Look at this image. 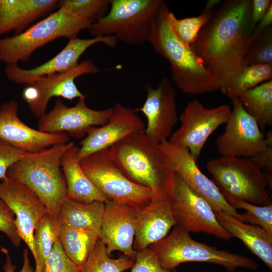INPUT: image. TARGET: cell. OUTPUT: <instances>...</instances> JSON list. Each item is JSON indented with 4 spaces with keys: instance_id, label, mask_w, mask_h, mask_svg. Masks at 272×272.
I'll list each match as a JSON object with an SVG mask.
<instances>
[{
    "instance_id": "1",
    "label": "cell",
    "mask_w": 272,
    "mask_h": 272,
    "mask_svg": "<svg viewBox=\"0 0 272 272\" xmlns=\"http://www.w3.org/2000/svg\"><path fill=\"white\" fill-rule=\"evenodd\" d=\"M251 7L252 0L221 1L190 46L225 95L246 67L245 55L261 33L255 31Z\"/></svg>"
},
{
    "instance_id": "2",
    "label": "cell",
    "mask_w": 272,
    "mask_h": 272,
    "mask_svg": "<svg viewBox=\"0 0 272 272\" xmlns=\"http://www.w3.org/2000/svg\"><path fill=\"white\" fill-rule=\"evenodd\" d=\"M108 149L111 157L130 180L152 191V200L170 198L175 172L159 143L143 131Z\"/></svg>"
},
{
    "instance_id": "3",
    "label": "cell",
    "mask_w": 272,
    "mask_h": 272,
    "mask_svg": "<svg viewBox=\"0 0 272 272\" xmlns=\"http://www.w3.org/2000/svg\"><path fill=\"white\" fill-rule=\"evenodd\" d=\"M169 8L164 1L154 23L149 42L154 50L170 64L172 79L183 93L200 94L220 90L216 78L208 71L190 46L173 31Z\"/></svg>"
},
{
    "instance_id": "4",
    "label": "cell",
    "mask_w": 272,
    "mask_h": 272,
    "mask_svg": "<svg viewBox=\"0 0 272 272\" xmlns=\"http://www.w3.org/2000/svg\"><path fill=\"white\" fill-rule=\"evenodd\" d=\"M74 143L58 144L38 152L25 153L8 169L7 177L30 189L48 214L57 218L66 198V183L60 165L64 152Z\"/></svg>"
},
{
    "instance_id": "5",
    "label": "cell",
    "mask_w": 272,
    "mask_h": 272,
    "mask_svg": "<svg viewBox=\"0 0 272 272\" xmlns=\"http://www.w3.org/2000/svg\"><path fill=\"white\" fill-rule=\"evenodd\" d=\"M189 233L177 225L164 238L148 248L161 266L169 270H175L180 264L189 262L216 264L223 266L228 272H234L238 268L258 269V264L248 257L196 241Z\"/></svg>"
},
{
    "instance_id": "6",
    "label": "cell",
    "mask_w": 272,
    "mask_h": 272,
    "mask_svg": "<svg viewBox=\"0 0 272 272\" xmlns=\"http://www.w3.org/2000/svg\"><path fill=\"white\" fill-rule=\"evenodd\" d=\"M206 167L230 205L238 201L259 206L272 204L266 177L250 158L221 156L209 160Z\"/></svg>"
},
{
    "instance_id": "7",
    "label": "cell",
    "mask_w": 272,
    "mask_h": 272,
    "mask_svg": "<svg viewBox=\"0 0 272 272\" xmlns=\"http://www.w3.org/2000/svg\"><path fill=\"white\" fill-rule=\"evenodd\" d=\"M163 0H111L107 14L87 29L93 37L114 36L124 43L149 42Z\"/></svg>"
},
{
    "instance_id": "8",
    "label": "cell",
    "mask_w": 272,
    "mask_h": 272,
    "mask_svg": "<svg viewBox=\"0 0 272 272\" xmlns=\"http://www.w3.org/2000/svg\"><path fill=\"white\" fill-rule=\"evenodd\" d=\"M90 25L64 8L49 14L19 34L0 38V61L7 65L27 61L38 48L55 39L69 40Z\"/></svg>"
},
{
    "instance_id": "9",
    "label": "cell",
    "mask_w": 272,
    "mask_h": 272,
    "mask_svg": "<svg viewBox=\"0 0 272 272\" xmlns=\"http://www.w3.org/2000/svg\"><path fill=\"white\" fill-rule=\"evenodd\" d=\"M87 176L110 201L140 209L153 199L152 191L130 180L111 157L109 149L93 153L80 160Z\"/></svg>"
},
{
    "instance_id": "10",
    "label": "cell",
    "mask_w": 272,
    "mask_h": 272,
    "mask_svg": "<svg viewBox=\"0 0 272 272\" xmlns=\"http://www.w3.org/2000/svg\"><path fill=\"white\" fill-rule=\"evenodd\" d=\"M231 113V109L228 105L208 108L198 100H193L180 115L181 125L168 140L186 148L197 163L209 137L221 125L227 122Z\"/></svg>"
},
{
    "instance_id": "11",
    "label": "cell",
    "mask_w": 272,
    "mask_h": 272,
    "mask_svg": "<svg viewBox=\"0 0 272 272\" xmlns=\"http://www.w3.org/2000/svg\"><path fill=\"white\" fill-rule=\"evenodd\" d=\"M170 200L177 225L189 232H203L226 241L233 237L219 223L209 203L176 172Z\"/></svg>"
},
{
    "instance_id": "12",
    "label": "cell",
    "mask_w": 272,
    "mask_h": 272,
    "mask_svg": "<svg viewBox=\"0 0 272 272\" xmlns=\"http://www.w3.org/2000/svg\"><path fill=\"white\" fill-rule=\"evenodd\" d=\"M100 71L92 60H84L66 72L42 76L26 84L23 90V98L31 112L39 118L46 113L48 102L54 97L73 100L85 96L78 89L75 80L82 75Z\"/></svg>"
},
{
    "instance_id": "13",
    "label": "cell",
    "mask_w": 272,
    "mask_h": 272,
    "mask_svg": "<svg viewBox=\"0 0 272 272\" xmlns=\"http://www.w3.org/2000/svg\"><path fill=\"white\" fill-rule=\"evenodd\" d=\"M232 102L233 109L224 132L217 139V150L221 156L250 158L265 149L267 139L238 98Z\"/></svg>"
},
{
    "instance_id": "14",
    "label": "cell",
    "mask_w": 272,
    "mask_h": 272,
    "mask_svg": "<svg viewBox=\"0 0 272 272\" xmlns=\"http://www.w3.org/2000/svg\"><path fill=\"white\" fill-rule=\"evenodd\" d=\"M112 108L95 110L86 103V96L79 99L74 106L64 105L60 98L56 100L53 108L39 118L38 130L47 133H66L76 138L87 135L94 127L107 122Z\"/></svg>"
},
{
    "instance_id": "15",
    "label": "cell",
    "mask_w": 272,
    "mask_h": 272,
    "mask_svg": "<svg viewBox=\"0 0 272 272\" xmlns=\"http://www.w3.org/2000/svg\"><path fill=\"white\" fill-rule=\"evenodd\" d=\"M0 198L15 214L19 235L35 260L34 233L42 219L48 214L45 206L27 187L8 177L0 180Z\"/></svg>"
},
{
    "instance_id": "16",
    "label": "cell",
    "mask_w": 272,
    "mask_h": 272,
    "mask_svg": "<svg viewBox=\"0 0 272 272\" xmlns=\"http://www.w3.org/2000/svg\"><path fill=\"white\" fill-rule=\"evenodd\" d=\"M145 90L146 100L143 106L135 110L146 117V135L160 144L170 138L179 120L175 90L167 77L161 79L156 88L151 83H147Z\"/></svg>"
},
{
    "instance_id": "17",
    "label": "cell",
    "mask_w": 272,
    "mask_h": 272,
    "mask_svg": "<svg viewBox=\"0 0 272 272\" xmlns=\"http://www.w3.org/2000/svg\"><path fill=\"white\" fill-rule=\"evenodd\" d=\"M160 144L175 172L193 191L209 203L215 213L224 212L241 221V214L225 200L213 180L199 170L186 148L169 140L163 141Z\"/></svg>"
},
{
    "instance_id": "18",
    "label": "cell",
    "mask_w": 272,
    "mask_h": 272,
    "mask_svg": "<svg viewBox=\"0 0 272 272\" xmlns=\"http://www.w3.org/2000/svg\"><path fill=\"white\" fill-rule=\"evenodd\" d=\"M117 39L105 36L82 39L78 37L69 40L65 46L55 56L42 64L31 69H24L17 64L7 65L6 75L8 80L16 84H29L42 76L66 72L78 65L79 59L92 46L103 43L110 47L116 46Z\"/></svg>"
},
{
    "instance_id": "19",
    "label": "cell",
    "mask_w": 272,
    "mask_h": 272,
    "mask_svg": "<svg viewBox=\"0 0 272 272\" xmlns=\"http://www.w3.org/2000/svg\"><path fill=\"white\" fill-rule=\"evenodd\" d=\"M18 108V103L14 100L1 105L0 140L26 153L38 152L56 144L69 142L66 133H47L27 125L19 118Z\"/></svg>"
},
{
    "instance_id": "20",
    "label": "cell",
    "mask_w": 272,
    "mask_h": 272,
    "mask_svg": "<svg viewBox=\"0 0 272 272\" xmlns=\"http://www.w3.org/2000/svg\"><path fill=\"white\" fill-rule=\"evenodd\" d=\"M145 125L135 109L117 103L108 121L94 127L81 142L79 160L98 151L108 149L128 135L145 130Z\"/></svg>"
},
{
    "instance_id": "21",
    "label": "cell",
    "mask_w": 272,
    "mask_h": 272,
    "mask_svg": "<svg viewBox=\"0 0 272 272\" xmlns=\"http://www.w3.org/2000/svg\"><path fill=\"white\" fill-rule=\"evenodd\" d=\"M137 210L112 201L105 202L99 239L105 245L109 255L119 251L134 260L133 243Z\"/></svg>"
},
{
    "instance_id": "22",
    "label": "cell",
    "mask_w": 272,
    "mask_h": 272,
    "mask_svg": "<svg viewBox=\"0 0 272 272\" xmlns=\"http://www.w3.org/2000/svg\"><path fill=\"white\" fill-rule=\"evenodd\" d=\"M177 225L170 198L152 200L137 210L133 248L137 252L164 238Z\"/></svg>"
},
{
    "instance_id": "23",
    "label": "cell",
    "mask_w": 272,
    "mask_h": 272,
    "mask_svg": "<svg viewBox=\"0 0 272 272\" xmlns=\"http://www.w3.org/2000/svg\"><path fill=\"white\" fill-rule=\"evenodd\" d=\"M56 0H0V35L20 34L31 23L50 14Z\"/></svg>"
},
{
    "instance_id": "24",
    "label": "cell",
    "mask_w": 272,
    "mask_h": 272,
    "mask_svg": "<svg viewBox=\"0 0 272 272\" xmlns=\"http://www.w3.org/2000/svg\"><path fill=\"white\" fill-rule=\"evenodd\" d=\"M79 147L74 144L62 155L60 165L66 183V198L85 203L109 200L83 170L78 159Z\"/></svg>"
},
{
    "instance_id": "25",
    "label": "cell",
    "mask_w": 272,
    "mask_h": 272,
    "mask_svg": "<svg viewBox=\"0 0 272 272\" xmlns=\"http://www.w3.org/2000/svg\"><path fill=\"white\" fill-rule=\"evenodd\" d=\"M215 214L219 223L232 237L241 240L253 254L272 269V235L262 228L243 222L226 212Z\"/></svg>"
},
{
    "instance_id": "26",
    "label": "cell",
    "mask_w": 272,
    "mask_h": 272,
    "mask_svg": "<svg viewBox=\"0 0 272 272\" xmlns=\"http://www.w3.org/2000/svg\"><path fill=\"white\" fill-rule=\"evenodd\" d=\"M105 207L102 201L85 203L66 198L57 218L62 226L99 234Z\"/></svg>"
},
{
    "instance_id": "27",
    "label": "cell",
    "mask_w": 272,
    "mask_h": 272,
    "mask_svg": "<svg viewBox=\"0 0 272 272\" xmlns=\"http://www.w3.org/2000/svg\"><path fill=\"white\" fill-rule=\"evenodd\" d=\"M238 99L245 111L263 131L272 123V80L263 83L241 94Z\"/></svg>"
},
{
    "instance_id": "28",
    "label": "cell",
    "mask_w": 272,
    "mask_h": 272,
    "mask_svg": "<svg viewBox=\"0 0 272 272\" xmlns=\"http://www.w3.org/2000/svg\"><path fill=\"white\" fill-rule=\"evenodd\" d=\"M99 240L97 232L62 226L60 241L66 255L76 265H82Z\"/></svg>"
},
{
    "instance_id": "29",
    "label": "cell",
    "mask_w": 272,
    "mask_h": 272,
    "mask_svg": "<svg viewBox=\"0 0 272 272\" xmlns=\"http://www.w3.org/2000/svg\"><path fill=\"white\" fill-rule=\"evenodd\" d=\"M62 226L57 218L47 214L36 229L34 243L36 259L34 272H43L45 261L54 243L60 239Z\"/></svg>"
},
{
    "instance_id": "30",
    "label": "cell",
    "mask_w": 272,
    "mask_h": 272,
    "mask_svg": "<svg viewBox=\"0 0 272 272\" xmlns=\"http://www.w3.org/2000/svg\"><path fill=\"white\" fill-rule=\"evenodd\" d=\"M134 260L125 256L112 258L105 245L99 239L80 272H123L132 267Z\"/></svg>"
},
{
    "instance_id": "31",
    "label": "cell",
    "mask_w": 272,
    "mask_h": 272,
    "mask_svg": "<svg viewBox=\"0 0 272 272\" xmlns=\"http://www.w3.org/2000/svg\"><path fill=\"white\" fill-rule=\"evenodd\" d=\"M270 80H272V65H249L236 77L226 95L231 100L238 98L242 93Z\"/></svg>"
},
{
    "instance_id": "32",
    "label": "cell",
    "mask_w": 272,
    "mask_h": 272,
    "mask_svg": "<svg viewBox=\"0 0 272 272\" xmlns=\"http://www.w3.org/2000/svg\"><path fill=\"white\" fill-rule=\"evenodd\" d=\"M110 4L111 0H61L57 6L68 9L91 25L107 14Z\"/></svg>"
},
{
    "instance_id": "33",
    "label": "cell",
    "mask_w": 272,
    "mask_h": 272,
    "mask_svg": "<svg viewBox=\"0 0 272 272\" xmlns=\"http://www.w3.org/2000/svg\"><path fill=\"white\" fill-rule=\"evenodd\" d=\"M213 10L204 8L197 16L178 19L170 12L169 19L171 26L178 37L185 44L191 46L197 35L210 18Z\"/></svg>"
},
{
    "instance_id": "34",
    "label": "cell",
    "mask_w": 272,
    "mask_h": 272,
    "mask_svg": "<svg viewBox=\"0 0 272 272\" xmlns=\"http://www.w3.org/2000/svg\"><path fill=\"white\" fill-rule=\"evenodd\" d=\"M231 206L236 210H245L241 214V221L259 226L272 235V204L259 206L244 201L232 203Z\"/></svg>"
},
{
    "instance_id": "35",
    "label": "cell",
    "mask_w": 272,
    "mask_h": 272,
    "mask_svg": "<svg viewBox=\"0 0 272 272\" xmlns=\"http://www.w3.org/2000/svg\"><path fill=\"white\" fill-rule=\"evenodd\" d=\"M246 66L250 64L272 65V27L266 28L250 46L244 58Z\"/></svg>"
},
{
    "instance_id": "36",
    "label": "cell",
    "mask_w": 272,
    "mask_h": 272,
    "mask_svg": "<svg viewBox=\"0 0 272 272\" xmlns=\"http://www.w3.org/2000/svg\"><path fill=\"white\" fill-rule=\"evenodd\" d=\"M43 272H80V266L65 253L60 239L54 243L45 261Z\"/></svg>"
},
{
    "instance_id": "37",
    "label": "cell",
    "mask_w": 272,
    "mask_h": 272,
    "mask_svg": "<svg viewBox=\"0 0 272 272\" xmlns=\"http://www.w3.org/2000/svg\"><path fill=\"white\" fill-rule=\"evenodd\" d=\"M15 219L14 212L0 198V231L5 234L14 247L18 248L22 240L17 230Z\"/></svg>"
},
{
    "instance_id": "38",
    "label": "cell",
    "mask_w": 272,
    "mask_h": 272,
    "mask_svg": "<svg viewBox=\"0 0 272 272\" xmlns=\"http://www.w3.org/2000/svg\"><path fill=\"white\" fill-rule=\"evenodd\" d=\"M134 260L130 272H176L163 268L148 248L136 252Z\"/></svg>"
},
{
    "instance_id": "39",
    "label": "cell",
    "mask_w": 272,
    "mask_h": 272,
    "mask_svg": "<svg viewBox=\"0 0 272 272\" xmlns=\"http://www.w3.org/2000/svg\"><path fill=\"white\" fill-rule=\"evenodd\" d=\"M25 153L0 140V180L7 177V173L9 168Z\"/></svg>"
},
{
    "instance_id": "40",
    "label": "cell",
    "mask_w": 272,
    "mask_h": 272,
    "mask_svg": "<svg viewBox=\"0 0 272 272\" xmlns=\"http://www.w3.org/2000/svg\"><path fill=\"white\" fill-rule=\"evenodd\" d=\"M265 136L267 139L266 147L250 159L261 169H264L267 172L272 173V131L267 132Z\"/></svg>"
},
{
    "instance_id": "41",
    "label": "cell",
    "mask_w": 272,
    "mask_h": 272,
    "mask_svg": "<svg viewBox=\"0 0 272 272\" xmlns=\"http://www.w3.org/2000/svg\"><path fill=\"white\" fill-rule=\"evenodd\" d=\"M28 250V248H25L23 251V265L22 268L19 272H34V270L31 266L30 261ZM1 251L6 255V261L4 266V272H15L16 267L12 263L8 250L6 248L1 247Z\"/></svg>"
},
{
    "instance_id": "42",
    "label": "cell",
    "mask_w": 272,
    "mask_h": 272,
    "mask_svg": "<svg viewBox=\"0 0 272 272\" xmlns=\"http://www.w3.org/2000/svg\"><path fill=\"white\" fill-rule=\"evenodd\" d=\"M271 4V0H252L251 19L255 26L265 14Z\"/></svg>"
},
{
    "instance_id": "43",
    "label": "cell",
    "mask_w": 272,
    "mask_h": 272,
    "mask_svg": "<svg viewBox=\"0 0 272 272\" xmlns=\"http://www.w3.org/2000/svg\"><path fill=\"white\" fill-rule=\"evenodd\" d=\"M272 24V4L270 5L265 14L262 16L255 27V31L261 33Z\"/></svg>"
},
{
    "instance_id": "44",
    "label": "cell",
    "mask_w": 272,
    "mask_h": 272,
    "mask_svg": "<svg viewBox=\"0 0 272 272\" xmlns=\"http://www.w3.org/2000/svg\"><path fill=\"white\" fill-rule=\"evenodd\" d=\"M221 0H209L204 8L209 10H213L220 2Z\"/></svg>"
}]
</instances>
